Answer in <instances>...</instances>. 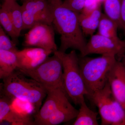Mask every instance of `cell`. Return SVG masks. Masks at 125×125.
Here are the masks:
<instances>
[{"label": "cell", "mask_w": 125, "mask_h": 125, "mask_svg": "<svg viewBox=\"0 0 125 125\" xmlns=\"http://www.w3.org/2000/svg\"><path fill=\"white\" fill-rule=\"evenodd\" d=\"M78 112L69 101L52 114L43 125H57L69 121L76 118Z\"/></svg>", "instance_id": "13"}, {"label": "cell", "mask_w": 125, "mask_h": 125, "mask_svg": "<svg viewBox=\"0 0 125 125\" xmlns=\"http://www.w3.org/2000/svg\"><path fill=\"white\" fill-rule=\"evenodd\" d=\"M68 97L63 88L47 90L45 103L34 115V125H43L57 109L69 102Z\"/></svg>", "instance_id": "9"}, {"label": "cell", "mask_w": 125, "mask_h": 125, "mask_svg": "<svg viewBox=\"0 0 125 125\" xmlns=\"http://www.w3.org/2000/svg\"><path fill=\"white\" fill-rule=\"evenodd\" d=\"M80 108L73 125H97L98 113L88 107L85 101L81 104Z\"/></svg>", "instance_id": "17"}, {"label": "cell", "mask_w": 125, "mask_h": 125, "mask_svg": "<svg viewBox=\"0 0 125 125\" xmlns=\"http://www.w3.org/2000/svg\"><path fill=\"white\" fill-rule=\"evenodd\" d=\"M122 62L123 63V65H124V67H125V54H124V57H123V61H122Z\"/></svg>", "instance_id": "25"}, {"label": "cell", "mask_w": 125, "mask_h": 125, "mask_svg": "<svg viewBox=\"0 0 125 125\" xmlns=\"http://www.w3.org/2000/svg\"><path fill=\"white\" fill-rule=\"evenodd\" d=\"M62 62L64 88L68 97L75 105H80L84 100V96H89L88 92L81 74L79 61L75 50L69 53L57 51Z\"/></svg>", "instance_id": "4"}, {"label": "cell", "mask_w": 125, "mask_h": 125, "mask_svg": "<svg viewBox=\"0 0 125 125\" xmlns=\"http://www.w3.org/2000/svg\"><path fill=\"white\" fill-rule=\"evenodd\" d=\"M21 0V1H22V0Z\"/></svg>", "instance_id": "26"}, {"label": "cell", "mask_w": 125, "mask_h": 125, "mask_svg": "<svg viewBox=\"0 0 125 125\" xmlns=\"http://www.w3.org/2000/svg\"><path fill=\"white\" fill-rule=\"evenodd\" d=\"M108 81L114 98L125 109V68L122 62L116 61L109 72Z\"/></svg>", "instance_id": "11"}, {"label": "cell", "mask_w": 125, "mask_h": 125, "mask_svg": "<svg viewBox=\"0 0 125 125\" xmlns=\"http://www.w3.org/2000/svg\"><path fill=\"white\" fill-rule=\"evenodd\" d=\"M87 0H64L63 4L78 13H80L84 8Z\"/></svg>", "instance_id": "23"}, {"label": "cell", "mask_w": 125, "mask_h": 125, "mask_svg": "<svg viewBox=\"0 0 125 125\" xmlns=\"http://www.w3.org/2000/svg\"><path fill=\"white\" fill-rule=\"evenodd\" d=\"M125 53L124 41L119 42L98 33L91 36L81 57L91 54L122 56Z\"/></svg>", "instance_id": "8"}, {"label": "cell", "mask_w": 125, "mask_h": 125, "mask_svg": "<svg viewBox=\"0 0 125 125\" xmlns=\"http://www.w3.org/2000/svg\"><path fill=\"white\" fill-rule=\"evenodd\" d=\"M18 61L17 69L21 71L30 70L40 65L47 59L51 51L36 47H29L15 52Z\"/></svg>", "instance_id": "10"}, {"label": "cell", "mask_w": 125, "mask_h": 125, "mask_svg": "<svg viewBox=\"0 0 125 125\" xmlns=\"http://www.w3.org/2000/svg\"><path fill=\"white\" fill-rule=\"evenodd\" d=\"M4 30L0 27V49L16 52L18 51L16 43L6 35Z\"/></svg>", "instance_id": "22"}, {"label": "cell", "mask_w": 125, "mask_h": 125, "mask_svg": "<svg viewBox=\"0 0 125 125\" xmlns=\"http://www.w3.org/2000/svg\"><path fill=\"white\" fill-rule=\"evenodd\" d=\"M118 28V25L114 21L105 14L103 13L98 28V33L116 41L122 42V40L119 38L117 35Z\"/></svg>", "instance_id": "18"}, {"label": "cell", "mask_w": 125, "mask_h": 125, "mask_svg": "<svg viewBox=\"0 0 125 125\" xmlns=\"http://www.w3.org/2000/svg\"><path fill=\"white\" fill-rule=\"evenodd\" d=\"M2 5L7 9L13 24L18 37L23 30L22 6L15 0H5Z\"/></svg>", "instance_id": "15"}, {"label": "cell", "mask_w": 125, "mask_h": 125, "mask_svg": "<svg viewBox=\"0 0 125 125\" xmlns=\"http://www.w3.org/2000/svg\"><path fill=\"white\" fill-rule=\"evenodd\" d=\"M54 30L52 25H36L25 34L23 45L27 47L42 48L54 53L58 50L55 41Z\"/></svg>", "instance_id": "7"}, {"label": "cell", "mask_w": 125, "mask_h": 125, "mask_svg": "<svg viewBox=\"0 0 125 125\" xmlns=\"http://www.w3.org/2000/svg\"><path fill=\"white\" fill-rule=\"evenodd\" d=\"M0 23L1 27L10 36L12 40L17 43L18 37L13 24L9 12L2 5L0 10Z\"/></svg>", "instance_id": "21"}, {"label": "cell", "mask_w": 125, "mask_h": 125, "mask_svg": "<svg viewBox=\"0 0 125 125\" xmlns=\"http://www.w3.org/2000/svg\"><path fill=\"white\" fill-rule=\"evenodd\" d=\"M22 10L23 30L30 29L34 26L38 24L45 23L52 25L51 13L37 14L22 8Z\"/></svg>", "instance_id": "16"}, {"label": "cell", "mask_w": 125, "mask_h": 125, "mask_svg": "<svg viewBox=\"0 0 125 125\" xmlns=\"http://www.w3.org/2000/svg\"><path fill=\"white\" fill-rule=\"evenodd\" d=\"M104 5L106 15L114 21L119 28L122 29L121 21L122 0H104Z\"/></svg>", "instance_id": "19"}, {"label": "cell", "mask_w": 125, "mask_h": 125, "mask_svg": "<svg viewBox=\"0 0 125 125\" xmlns=\"http://www.w3.org/2000/svg\"><path fill=\"white\" fill-rule=\"evenodd\" d=\"M114 55H102L95 58L81 57L79 61L81 74L89 96L103 89L108 82V75L116 62Z\"/></svg>", "instance_id": "3"}, {"label": "cell", "mask_w": 125, "mask_h": 125, "mask_svg": "<svg viewBox=\"0 0 125 125\" xmlns=\"http://www.w3.org/2000/svg\"><path fill=\"white\" fill-rule=\"evenodd\" d=\"M101 6L89 14H79V22L84 36H93L98 28L103 14Z\"/></svg>", "instance_id": "12"}, {"label": "cell", "mask_w": 125, "mask_h": 125, "mask_svg": "<svg viewBox=\"0 0 125 125\" xmlns=\"http://www.w3.org/2000/svg\"><path fill=\"white\" fill-rule=\"evenodd\" d=\"M52 17V24L60 36L58 51L66 52L71 48L83 54L86 40L80 25L79 13L66 7L62 0H47Z\"/></svg>", "instance_id": "1"}, {"label": "cell", "mask_w": 125, "mask_h": 125, "mask_svg": "<svg viewBox=\"0 0 125 125\" xmlns=\"http://www.w3.org/2000/svg\"><path fill=\"white\" fill-rule=\"evenodd\" d=\"M22 8L37 14L51 13V8L47 0H23Z\"/></svg>", "instance_id": "20"}, {"label": "cell", "mask_w": 125, "mask_h": 125, "mask_svg": "<svg viewBox=\"0 0 125 125\" xmlns=\"http://www.w3.org/2000/svg\"><path fill=\"white\" fill-rule=\"evenodd\" d=\"M15 52L0 49V78L3 79L11 74L18 67Z\"/></svg>", "instance_id": "14"}, {"label": "cell", "mask_w": 125, "mask_h": 125, "mask_svg": "<svg viewBox=\"0 0 125 125\" xmlns=\"http://www.w3.org/2000/svg\"><path fill=\"white\" fill-rule=\"evenodd\" d=\"M121 21L122 29L125 33V0H122L121 8ZM125 46V39L124 40Z\"/></svg>", "instance_id": "24"}, {"label": "cell", "mask_w": 125, "mask_h": 125, "mask_svg": "<svg viewBox=\"0 0 125 125\" xmlns=\"http://www.w3.org/2000/svg\"><path fill=\"white\" fill-rule=\"evenodd\" d=\"M0 94L12 100L19 99L29 104L36 114L41 107L43 100L47 96V90L33 79H28L21 72L16 70L2 79Z\"/></svg>", "instance_id": "2"}, {"label": "cell", "mask_w": 125, "mask_h": 125, "mask_svg": "<svg viewBox=\"0 0 125 125\" xmlns=\"http://www.w3.org/2000/svg\"><path fill=\"white\" fill-rule=\"evenodd\" d=\"M97 107L102 125H125V109L113 96L108 81L90 96Z\"/></svg>", "instance_id": "5"}, {"label": "cell", "mask_w": 125, "mask_h": 125, "mask_svg": "<svg viewBox=\"0 0 125 125\" xmlns=\"http://www.w3.org/2000/svg\"><path fill=\"white\" fill-rule=\"evenodd\" d=\"M21 72L40 83L47 91L60 88L64 89L62 62L55 53L35 69Z\"/></svg>", "instance_id": "6"}]
</instances>
